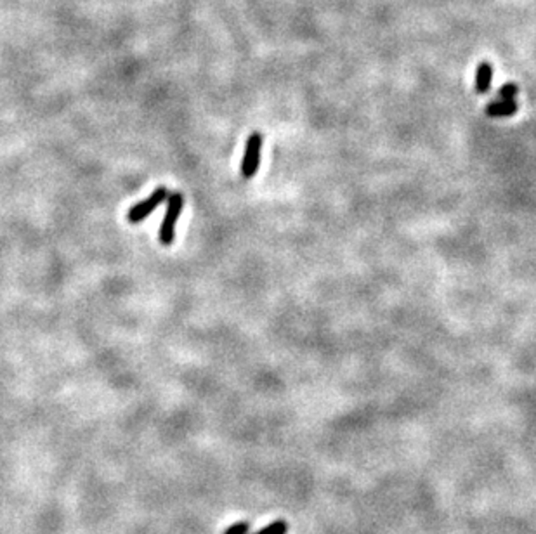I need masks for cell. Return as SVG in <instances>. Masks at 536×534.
<instances>
[{
  "label": "cell",
  "mask_w": 536,
  "mask_h": 534,
  "mask_svg": "<svg viewBox=\"0 0 536 534\" xmlns=\"http://www.w3.org/2000/svg\"><path fill=\"white\" fill-rule=\"evenodd\" d=\"M182 209H184V196H182V193H170L169 198H167V209L159 231V240L163 247H170L174 240H176V226L177 220L181 219Z\"/></svg>",
  "instance_id": "cell-1"
},
{
  "label": "cell",
  "mask_w": 536,
  "mask_h": 534,
  "mask_svg": "<svg viewBox=\"0 0 536 534\" xmlns=\"http://www.w3.org/2000/svg\"><path fill=\"white\" fill-rule=\"evenodd\" d=\"M169 195L170 193H169V189L165 188V186H160V188H156L155 191H153L152 195L148 196V198H145L143 202L136 203V205H132L131 209H129L127 220L131 224L143 222V220L148 219V217L152 216V213L155 212V210L159 209L160 205H163V202H167Z\"/></svg>",
  "instance_id": "cell-2"
},
{
  "label": "cell",
  "mask_w": 536,
  "mask_h": 534,
  "mask_svg": "<svg viewBox=\"0 0 536 534\" xmlns=\"http://www.w3.org/2000/svg\"><path fill=\"white\" fill-rule=\"evenodd\" d=\"M262 144H264V136L261 132H252L248 136L243 160H241V177L243 179H252L257 174L259 165H261Z\"/></svg>",
  "instance_id": "cell-3"
},
{
  "label": "cell",
  "mask_w": 536,
  "mask_h": 534,
  "mask_svg": "<svg viewBox=\"0 0 536 534\" xmlns=\"http://www.w3.org/2000/svg\"><path fill=\"white\" fill-rule=\"evenodd\" d=\"M517 103L516 101H493L486 106V115L492 118H505L512 117L517 113Z\"/></svg>",
  "instance_id": "cell-4"
},
{
  "label": "cell",
  "mask_w": 536,
  "mask_h": 534,
  "mask_svg": "<svg viewBox=\"0 0 536 534\" xmlns=\"http://www.w3.org/2000/svg\"><path fill=\"white\" fill-rule=\"evenodd\" d=\"M493 79V66L489 63H479L478 73H476V92L486 94L489 90Z\"/></svg>",
  "instance_id": "cell-5"
},
{
  "label": "cell",
  "mask_w": 536,
  "mask_h": 534,
  "mask_svg": "<svg viewBox=\"0 0 536 534\" xmlns=\"http://www.w3.org/2000/svg\"><path fill=\"white\" fill-rule=\"evenodd\" d=\"M286 533H289V524L279 519V521L271 522V524L266 526L264 529H261V531H257L255 534H286Z\"/></svg>",
  "instance_id": "cell-6"
},
{
  "label": "cell",
  "mask_w": 536,
  "mask_h": 534,
  "mask_svg": "<svg viewBox=\"0 0 536 534\" xmlns=\"http://www.w3.org/2000/svg\"><path fill=\"white\" fill-rule=\"evenodd\" d=\"M517 92H519V89H517L516 83H505V86H502V89L498 90V99L500 101H512L516 99Z\"/></svg>",
  "instance_id": "cell-7"
},
{
  "label": "cell",
  "mask_w": 536,
  "mask_h": 534,
  "mask_svg": "<svg viewBox=\"0 0 536 534\" xmlns=\"http://www.w3.org/2000/svg\"><path fill=\"white\" fill-rule=\"evenodd\" d=\"M250 531V524L248 522H238V524L229 526V528L224 531V534H248Z\"/></svg>",
  "instance_id": "cell-8"
}]
</instances>
